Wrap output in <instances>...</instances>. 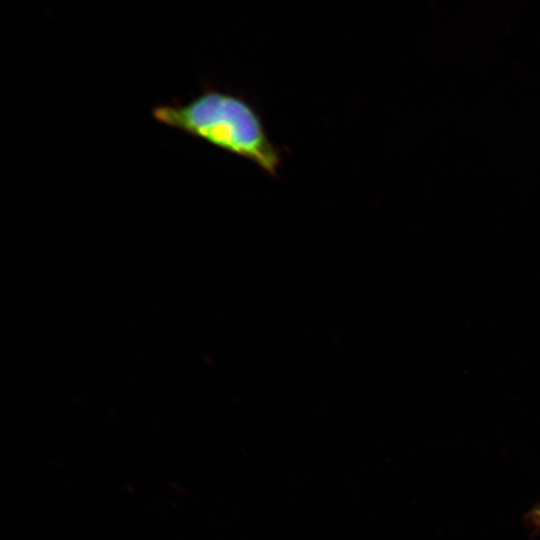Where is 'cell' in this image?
Returning <instances> with one entry per match:
<instances>
[{"instance_id":"6da1fadb","label":"cell","mask_w":540,"mask_h":540,"mask_svg":"<svg viewBox=\"0 0 540 540\" xmlns=\"http://www.w3.org/2000/svg\"><path fill=\"white\" fill-rule=\"evenodd\" d=\"M152 116L162 125L252 162L269 176H278L282 151L271 141L256 108L238 94L205 89L186 103L154 107Z\"/></svg>"},{"instance_id":"7a4b0ae2","label":"cell","mask_w":540,"mask_h":540,"mask_svg":"<svg viewBox=\"0 0 540 540\" xmlns=\"http://www.w3.org/2000/svg\"><path fill=\"white\" fill-rule=\"evenodd\" d=\"M527 521L532 526L540 529V504H538L528 512Z\"/></svg>"}]
</instances>
